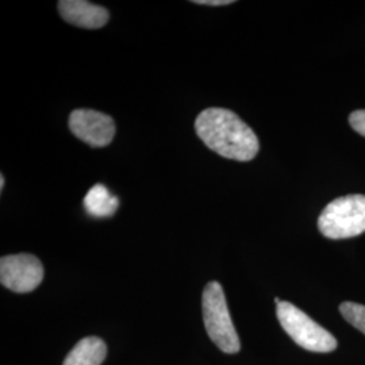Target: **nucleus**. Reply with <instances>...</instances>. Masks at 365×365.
<instances>
[{"label":"nucleus","mask_w":365,"mask_h":365,"mask_svg":"<svg viewBox=\"0 0 365 365\" xmlns=\"http://www.w3.org/2000/svg\"><path fill=\"white\" fill-rule=\"evenodd\" d=\"M319 232L330 240H345L365 232V196L348 195L327 205L318 220Z\"/></svg>","instance_id":"20e7f679"},{"label":"nucleus","mask_w":365,"mask_h":365,"mask_svg":"<svg viewBox=\"0 0 365 365\" xmlns=\"http://www.w3.org/2000/svg\"><path fill=\"white\" fill-rule=\"evenodd\" d=\"M339 313L352 325L359 329L365 334V306L353 303V302H344L339 306Z\"/></svg>","instance_id":"9d476101"},{"label":"nucleus","mask_w":365,"mask_h":365,"mask_svg":"<svg viewBox=\"0 0 365 365\" xmlns=\"http://www.w3.org/2000/svg\"><path fill=\"white\" fill-rule=\"evenodd\" d=\"M69 129L83 143L92 148H105L115 135L113 118L95 110H75L69 115Z\"/></svg>","instance_id":"423d86ee"},{"label":"nucleus","mask_w":365,"mask_h":365,"mask_svg":"<svg viewBox=\"0 0 365 365\" xmlns=\"http://www.w3.org/2000/svg\"><path fill=\"white\" fill-rule=\"evenodd\" d=\"M349 123L354 131L365 137V110H357L351 114Z\"/></svg>","instance_id":"9b49d317"},{"label":"nucleus","mask_w":365,"mask_h":365,"mask_svg":"<svg viewBox=\"0 0 365 365\" xmlns=\"http://www.w3.org/2000/svg\"><path fill=\"white\" fill-rule=\"evenodd\" d=\"M195 129L206 146L225 158L250 161L259 153L257 135L230 110L211 107L202 111L196 118Z\"/></svg>","instance_id":"f257e3e1"},{"label":"nucleus","mask_w":365,"mask_h":365,"mask_svg":"<svg viewBox=\"0 0 365 365\" xmlns=\"http://www.w3.org/2000/svg\"><path fill=\"white\" fill-rule=\"evenodd\" d=\"M107 346L99 337L80 339L73 349L66 354L63 365H101L105 361Z\"/></svg>","instance_id":"6e6552de"},{"label":"nucleus","mask_w":365,"mask_h":365,"mask_svg":"<svg viewBox=\"0 0 365 365\" xmlns=\"http://www.w3.org/2000/svg\"><path fill=\"white\" fill-rule=\"evenodd\" d=\"M57 7L66 22L83 29H101L110 18L105 7L86 0H61Z\"/></svg>","instance_id":"0eeeda50"},{"label":"nucleus","mask_w":365,"mask_h":365,"mask_svg":"<svg viewBox=\"0 0 365 365\" xmlns=\"http://www.w3.org/2000/svg\"><path fill=\"white\" fill-rule=\"evenodd\" d=\"M277 318L284 331L303 349L310 352L327 353L337 348V339L327 329L318 325L306 313L289 302L274 299Z\"/></svg>","instance_id":"7ed1b4c3"},{"label":"nucleus","mask_w":365,"mask_h":365,"mask_svg":"<svg viewBox=\"0 0 365 365\" xmlns=\"http://www.w3.org/2000/svg\"><path fill=\"white\" fill-rule=\"evenodd\" d=\"M203 321L211 341L222 352H240L241 342L235 331L223 288L218 282H210L203 289L202 298Z\"/></svg>","instance_id":"f03ea898"},{"label":"nucleus","mask_w":365,"mask_h":365,"mask_svg":"<svg viewBox=\"0 0 365 365\" xmlns=\"http://www.w3.org/2000/svg\"><path fill=\"white\" fill-rule=\"evenodd\" d=\"M42 279V262L33 255L21 253L0 259V282L14 292H31L38 287Z\"/></svg>","instance_id":"39448f33"},{"label":"nucleus","mask_w":365,"mask_h":365,"mask_svg":"<svg viewBox=\"0 0 365 365\" xmlns=\"http://www.w3.org/2000/svg\"><path fill=\"white\" fill-rule=\"evenodd\" d=\"M119 200L103 184H95L84 197V209L93 218H108L117 212Z\"/></svg>","instance_id":"1a4fd4ad"},{"label":"nucleus","mask_w":365,"mask_h":365,"mask_svg":"<svg viewBox=\"0 0 365 365\" xmlns=\"http://www.w3.org/2000/svg\"><path fill=\"white\" fill-rule=\"evenodd\" d=\"M195 4H202V6H226L232 4V0H195Z\"/></svg>","instance_id":"f8f14e48"},{"label":"nucleus","mask_w":365,"mask_h":365,"mask_svg":"<svg viewBox=\"0 0 365 365\" xmlns=\"http://www.w3.org/2000/svg\"><path fill=\"white\" fill-rule=\"evenodd\" d=\"M3 188H4V176L1 175L0 176V191H3Z\"/></svg>","instance_id":"ddd939ff"}]
</instances>
